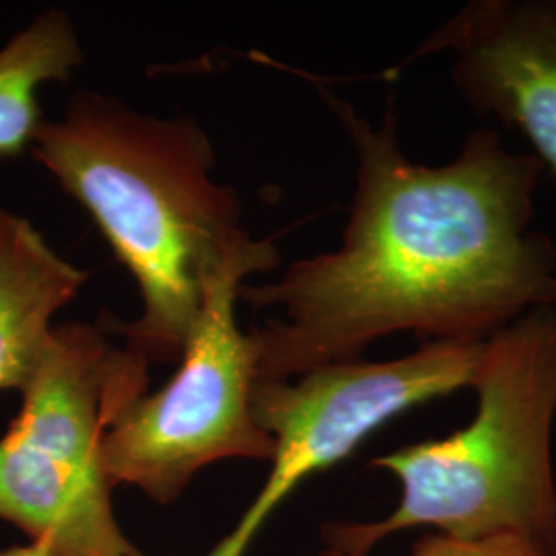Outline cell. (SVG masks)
<instances>
[{"label": "cell", "instance_id": "cell-1", "mask_svg": "<svg viewBox=\"0 0 556 556\" xmlns=\"http://www.w3.org/2000/svg\"><path fill=\"white\" fill-rule=\"evenodd\" d=\"M357 153V188L334 252L282 277L241 285L239 299L280 316L250 332L258 381L357 361L396 332L484 342L536 307L556 305V245L530 229L544 165L480 128L456 160L431 167L397 142L394 103L374 128L321 91Z\"/></svg>", "mask_w": 556, "mask_h": 556}, {"label": "cell", "instance_id": "cell-2", "mask_svg": "<svg viewBox=\"0 0 556 556\" xmlns=\"http://www.w3.org/2000/svg\"><path fill=\"white\" fill-rule=\"evenodd\" d=\"M31 147L137 280L139 318L110 328L149 363L179 361L208 280L262 241L241 227L236 190L213 178L206 132L80 91L62 118L41 119Z\"/></svg>", "mask_w": 556, "mask_h": 556}, {"label": "cell", "instance_id": "cell-3", "mask_svg": "<svg viewBox=\"0 0 556 556\" xmlns=\"http://www.w3.org/2000/svg\"><path fill=\"white\" fill-rule=\"evenodd\" d=\"M472 388L477 415L464 429L371 462L397 478L396 509L379 521L324 523L326 548L369 556L402 530L435 528L457 542L511 538L556 556V305L489 338Z\"/></svg>", "mask_w": 556, "mask_h": 556}, {"label": "cell", "instance_id": "cell-4", "mask_svg": "<svg viewBox=\"0 0 556 556\" xmlns=\"http://www.w3.org/2000/svg\"><path fill=\"white\" fill-rule=\"evenodd\" d=\"M149 388V361L108 319L54 326L0 438V519L48 556H147L118 526L101 441Z\"/></svg>", "mask_w": 556, "mask_h": 556}, {"label": "cell", "instance_id": "cell-5", "mask_svg": "<svg viewBox=\"0 0 556 556\" xmlns=\"http://www.w3.org/2000/svg\"><path fill=\"white\" fill-rule=\"evenodd\" d=\"M278 260L275 241L262 239L208 280L176 376L160 392L132 400L103 435L101 464L114 489L130 484L169 505L204 466L273 462L275 441L252 408L256 351L239 330L236 303L245 278L275 270Z\"/></svg>", "mask_w": 556, "mask_h": 556}, {"label": "cell", "instance_id": "cell-6", "mask_svg": "<svg viewBox=\"0 0 556 556\" xmlns=\"http://www.w3.org/2000/svg\"><path fill=\"white\" fill-rule=\"evenodd\" d=\"M484 342L427 340L392 361L357 358L285 381H256L252 408L275 441L273 472L238 528L206 556H243L266 517L305 478L337 466L400 415L472 388Z\"/></svg>", "mask_w": 556, "mask_h": 556}, {"label": "cell", "instance_id": "cell-7", "mask_svg": "<svg viewBox=\"0 0 556 556\" xmlns=\"http://www.w3.org/2000/svg\"><path fill=\"white\" fill-rule=\"evenodd\" d=\"M438 52L472 112L519 128L556 176V0L468 2L400 68Z\"/></svg>", "mask_w": 556, "mask_h": 556}, {"label": "cell", "instance_id": "cell-8", "mask_svg": "<svg viewBox=\"0 0 556 556\" xmlns=\"http://www.w3.org/2000/svg\"><path fill=\"white\" fill-rule=\"evenodd\" d=\"M87 278L31 220L0 208V390L23 392L54 330L52 319Z\"/></svg>", "mask_w": 556, "mask_h": 556}, {"label": "cell", "instance_id": "cell-9", "mask_svg": "<svg viewBox=\"0 0 556 556\" xmlns=\"http://www.w3.org/2000/svg\"><path fill=\"white\" fill-rule=\"evenodd\" d=\"M83 62L77 29L60 9H48L0 48V160L31 147L41 124L38 89L66 80Z\"/></svg>", "mask_w": 556, "mask_h": 556}, {"label": "cell", "instance_id": "cell-10", "mask_svg": "<svg viewBox=\"0 0 556 556\" xmlns=\"http://www.w3.org/2000/svg\"><path fill=\"white\" fill-rule=\"evenodd\" d=\"M318 556H357L344 555L332 548H324ZM408 556H536L526 544L498 538V540H484V542H457L450 538L431 534L415 542Z\"/></svg>", "mask_w": 556, "mask_h": 556}, {"label": "cell", "instance_id": "cell-11", "mask_svg": "<svg viewBox=\"0 0 556 556\" xmlns=\"http://www.w3.org/2000/svg\"><path fill=\"white\" fill-rule=\"evenodd\" d=\"M0 556H48L40 546L36 544H25V546H11V548H0Z\"/></svg>", "mask_w": 556, "mask_h": 556}]
</instances>
